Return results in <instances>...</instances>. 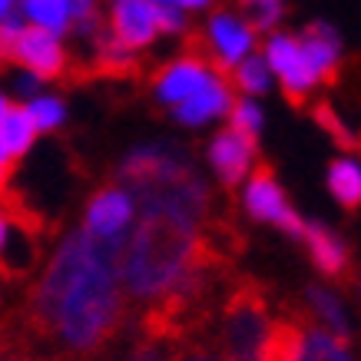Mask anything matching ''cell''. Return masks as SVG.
Masks as SVG:
<instances>
[{
  "label": "cell",
  "instance_id": "6da1fadb",
  "mask_svg": "<svg viewBox=\"0 0 361 361\" xmlns=\"http://www.w3.org/2000/svg\"><path fill=\"white\" fill-rule=\"evenodd\" d=\"M120 318V262L87 232H73L37 282L27 315L11 325V341L30 358L37 345L90 355L110 341Z\"/></svg>",
  "mask_w": 361,
  "mask_h": 361
},
{
  "label": "cell",
  "instance_id": "7a4b0ae2",
  "mask_svg": "<svg viewBox=\"0 0 361 361\" xmlns=\"http://www.w3.org/2000/svg\"><path fill=\"white\" fill-rule=\"evenodd\" d=\"M209 259L222 255L209 249L196 229H186L163 216H142L123 245L120 279L133 298H163Z\"/></svg>",
  "mask_w": 361,
  "mask_h": 361
},
{
  "label": "cell",
  "instance_id": "3957f363",
  "mask_svg": "<svg viewBox=\"0 0 361 361\" xmlns=\"http://www.w3.org/2000/svg\"><path fill=\"white\" fill-rule=\"evenodd\" d=\"M133 196L140 199L142 216H163L173 219L186 229H202L209 219V186L196 176V169L166 176V179H153V183H140L133 186Z\"/></svg>",
  "mask_w": 361,
  "mask_h": 361
},
{
  "label": "cell",
  "instance_id": "277c9868",
  "mask_svg": "<svg viewBox=\"0 0 361 361\" xmlns=\"http://www.w3.org/2000/svg\"><path fill=\"white\" fill-rule=\"evenodd\" d=\"M272 315L265 305V295L252 285H242L222 298L219 315V351L222 361H255L269 335Z\"/></svg>",
  "mask_w": 361,
  "mask_h": 361
},
{
  "label": "cell",
  "instance_id": "5b68a950",
  "mask_svg": "<svg viewBox=\"0 0 361 361\" xmlns=\"http://www.w3.org/2000/svg\"><path fill=\"white\" fill-rule=\"evenodd\" d=\"M130 222H133L130 192L120 186H106V189H99L97 196H93V202H90L83 232H87L90 239L97 242L110 259L120 262L123 245L130 239Z\"/></svg>",
  "mask_w": 361,
  "mask_h": 361
},
{
  "label": "cell",
  "instance_id": "8992f818",
  "mask_svg": "<svg viewBox=\"0 0 361 361\" xmlns=\"http://www.w3.org/2000/svg\"><path fill=\"white\" fill-rule=\"evenodd\" d=\"M7 60L20 63L27 73L40 80L63 77L66 63H70L63 37L40 30V27H30V23H20L13 33H7Z\"/></svg>",
  "mask_w": 361,
  "mask_h": 361
},
{
  "label": "cell",
  "instance_id": "52a82bcc",
  "mask_svg": "<svg viewBox=\"0 0 361 361\" xmlns=\"http://www.w3.org/2000/svg\"><path fill=\"white\" fill-rule=\"evenodd\" d=\"M262 56H265V63H269V70H272V77H279L288 103L302 106L308 99V93L318 87V77H315V70H312V63H308L302 44H298V37L295 33L269 30Z\"/></svg>",
  "mask_w": 361,
  "mask_h": 361
},
{
  "label": "cell",
  "instance_id": "ba28073f",
  "mask_svg": "<svg viewBox=\"0 0 361 361\" xmlns=\"http://www.w3.org/2000/svg\"><path fill=\"white\" fill-rule=\"evenodd\" d=\"M206 60L216 73H229L242 56L255 50V30L239 11H216L202 30Z\"/></svg>",
  "mask_w": 361,
  "mask_h": 361
},
{
  "label": "cell",
  "instance_id": "9c48e42d",
  "mask_svg": "<svg viewBox=\"0 0 361 361\" xmlns=\"http://www.w3.org/2000/svg\"><path fill=\"white\" fill-rule=\"evenodd\" d=\"M245 209H249L252 219L272 222V226L285 229L288 235H295V239L302 235V226H305V222L298 219L295 209L288 206V199H285L279 179H275V173L265 163H259L255 173L249 176V186H245Z\"/></svg>",
  "mask_w": 361,
  "mask_h": 361
},
{
  "label": "cell",
  "instance_id": "30bf717a",
  "mask_svg": "<svg viewBox=\"0 0 361 361\" xmlns=\"http://www.w3.org/2000/svg\"><path fill=\"white\" fill-rule=\"evenodd\" d=\"M110 37L126 50H146L159 37V20H156L153 0H110Z\"/></svg>",
  "mask_w": 361,
  "mask_h": 361
},
{
  "label": "cell",
  "instance_id": "8fae6325",
  "mask_svg": "<svg viewBox=\"0 0 361 361\" xmlns=\"http://www.w3.org/2000/svg\"><path fill=\"white\" fill-rule=\"evenodd\" d=\"M229 103H232L229 77L212 70L183 103H176L173 110H176V120L183 123V126H206V123L226 116V113H229Z\"/></svg>",
  "mask_w": 361,
  "mask_h": 361
},
{
  "label": "cell",
  "instance_id": "7c38bea8",
  "mask_svg": "<svg viewBox=\"0 0 361 361\" xmlns=\"http://www.w3.org/2000/svg\"><path fill=\"white\" fill-rule=\"evenodd\" d=\"M209 163H212V169H216V176L222 179L226 189L239 186L242 179L249 176L252 163H255V140L235 133L232 126L216 133L212 142H209Z\"/></svg>",
  "mask_w": 361,
  "mask_h": 361
},
{
  "label": "cell",
  "instance_id": "4fadbf2b",
  "mask_svg": "<svg viewBox=\"0 0 361 361\" xmlns=\"http://www.w3.org/2000/svg\"><path fill=\"white\" fill-rule=\"evenodd\" d=\"M212 73V66L202 54H186V56H176L173 63H166L153 80V90H156V99L163 106H176L192 93V90L202 83V80Z\"/></svg>",
  "mask_w": 361,
  "mask_h": 361
},
{
  "label": "cell",
  "instance_id": "5bb4252c",
  "mask_svg": "<svg viewBox=\"0 0 361 361\" xmlns=\"http://www.w3.org/2000/svg\"><path fill=\"white\" fill-rule=\"evenodd\" d=\"M298 44L305 50L308 63L315 70L318 83H335L341 70V37L331 30L329 23H312L305 33L298 37Z\"/></svg>",
  "mask_w": 361,
  "mask_h": 361
},
{
  "label": "cell",
  "instance_id": "9a60e30c",
  "mask_svg": "<svg viewBox=\"0 0 361 361\" xmlns=\"http://www.w3.org/2000/svg\"><path fill=\"white\" fill-rule=\"evenodd\" d=\"M298 239L308 245L315 265L329 275V279H348V249H345V242L331 229L318 226V222H305Z\"/></svg>",
  "mask_w": 361,
  "mask_h": 361
},
{
  "label": "cell",
  "instance_id": "2e32d148",
  "mask_svg": "<svg viewBox=\"0 0 361 361\" xmlns=\"http://www.w3.org/2000/svg\"><path fill=\"white\" fill-rule=\"evenodd\" d=\"M298 322H302V341H298V351L292 361H355L348 351V338L331 335L308 312L298 315Z\"/></svg>",
  "mask_w": 361,
  "mask_h": 361
},
{
  "label": "cell",
  "instance_id": "e0dca14e",
  "mask_svg": "<svg viewBox=\"0 0 361 361\" xmlns=\"http://www.w3.org/2000/svg\"><path fill=\"white\" fill-rule=\"evenodd\" d=\"M17 13L23 17V23L50 30L56 37L70 33V11L66 0H17Z\"/></svg>",
  "mask_w": 361,
  "mask_h": 361
},
{
  "label": "cell",
  "instance_id": "ac0fdd59",
  "mask_svg": "<svg viewBox=\"0 0 361 361\" xmlns=\"http://www.w3.org/2000/svg\"><path fill=\"white\" fill-rule=\"evenodd\" d=\"M229 83L239 90L242 97H262V93L272 90V70H269L262 54L252 50L249 56H242L239 63L229 70Z\"/></svg>",
  "mask_w": 361,
  "mask_h": 361
},
{
  "label": "cell",
  "instance_id": "d6986e66",
  "mask_svg": "<svg viewBox=\"0 0 361 361\" xmlns=\"http://www.w3.org/2000/svg\"><path fill=\"white\" fill-rule=\"evenodd\" d=\"M305 298H308V308L315 312L318 325H325V329H329L331 335H338V338H351L348 315H345V308H341V302H338L335 292L322 288V285H312Z\"/></svg>",
  "mask_w": 361,
  "mask_h": 361
},
{
  "label": "cell",
  "instance_id": "ffe728a7",
  "mask_svg": "<svg viewBox=\"0 0 361 361\" xmlns=\"http://www.w3.org/2000/svg\"><path fill=\"white\" fill-rule=\"evenodd\" d=\"M37 126H33L30 113L23 110V106H11V110L4 113V120H0V140H4V146H7V153L13 156H23L27 149L33 146V140H37Z\"/></svg>",
  "mask_w": 361,
  "mask_h": 361
},
{
  "label": "cell",
  "instance_id": "44dd1931",
  "mask_svg": "<svg viewBox=\"0 0 361 361\" xmlns=\"http://www.w3.org/2000/svg\"><path fill=\"white\" fill-rule=\"evenodd\" d=\"M329 189L345 209H358L361 202V169L355 159H335L329 169Z\"/></svg>",
  "mask_w": 361,
  "mask_h": 361
},
{
  "label": "cell",
  "instance_id": "7402d4cb",
  "mask_svg": "<svg viewBox=\"0 0 361 361\" xmlns=\"http://www.w3.org/2000/svg\"><path fill=\"white\" fill-rule=\"evenodd\" d=\"M242 7V17L252 23L255 33H269L285 17V0H235Z\"/></svg>",
  "mask_w": 361,
  "mask_h": 361
},
{
  "label": "cell",
  "instance_id": "603a6c76",
  "mask_svg": "<svg viewBox=\"0 0 361 361\" xmlns=\"http://www.w3.org/2000/svg\"><path fill=\"white\" fill-rule=\"evenodd\" d=\"M226 116H229V126L235 133L249 136V140H259V133H262V110H259V103L252 97H242V99L232 97Z\"/></svg>",
  "mask_w": 361,
  "mask_h": 361
},
{
  "label": "cell",
  "instance_id": "cb8c5ba5",
  "mask_svg": "<svg viewBox=\"0 0 361 361\" xmlns=\"http://www.w3.org/2000/svg\"><path fill=\"white\" fill-rule=\"evenodd\" d=\"M23 110L30 113V120L37 130H56V126H63L66 120V106H63V99H56V97H40V93H33L30 99H27V106Z\"/></svg>",
  "mask_w": 361,
  "mask_h": 361
},
{
  "label": "cell",
  "instance_id": "d4e9b609",
  "mask_svg": "<svg viewBox=\"0 0 361 361\" xmlns=\"http://www.w3.org/2000/svg\"><path fill=\"white\" fill-rule=\"evenodd\" d=\"M315 120L322 123V130L331 133V140L338 142L345 153H355V149H358V136H351V130L338 120V113L331 110L329 103H318V106H315Z\"/></svg>",
  "mask_w": 361,
  "mask_h": 361
},
{
  "label": "cell",
  "instance_id": "484cf974",
  "mask_svg": "<svg viewBox=\"0 0 361 361\" xmlns=\"http://www.w3.org/2000/svg\"><path fill=\"white\" fill-rule=\"evenodd\" d=\"M70 11V30L93 33L97 30V0H66Z\"/></svg>",
  "mask_w": 361,
  "mask_h": 361
},
{
  "label": "cell",
  "instance_id": "4316f807",
  "mask_svg": "<svg viewBox=\"0 0 361 361\" xmlns=\"http://www.w3.org/2000/svg\"><path fill=\"white\" fill-rule=\"evenodd\" d=\"M156 4V20H159V33H183L186 30V11H179L176 4H159V0H153Z\"/></svg>",
  "mask_w": 361,
  "mask_h": 361
},
{
  "label": "cell",
  "instance_id": "83f0119b",
  "mask_svg": "<svg viewBox=\"0 0 361 361\" xmlns=\"http://www.w3.org/2000/svg\"><path fill=\"white\" fill-rule=\"evenodd\" d=\"M40 83H44V80H40V77H33V73H27V70H23L20 77H17V93H20V97H27V99H30L33 93L40 90Z\"/></svg>",
  "mask_w": 361,
  "mask_h": 361
},
{
  "label": "cell",
  "instance_id": "f1b7e54d",
  "mask_svg": "<svg viewBox=\"0 0 361 361\" xmlns=\"http://www.w3.org/2000/svg\"><path fill=\"white\" fill-rule=\"evenodd\" d=\"M159 4H176L179 11H186V13H199V11H209L216 0H159Z\"/></svg>",
  "mask_w": 361,
  "mask_h": 361
},
{
  "label": "cell",
  "instance_id": "f546056e",
  "mask_svg": "<svg viewBox=\"0 0 361 361\" xmlns=\"http://www.w3.org/2000/svg\"><path fill=\"white\" fill-rule=\"evenodd\" d=\"M0 361H33V358L30 355H23L20 348H13V345L4 341V345H0Z\"/></svg>",
  "mask_w": 361,
  "mask_h": 361
},
{
  "label": "cell",
  "instance_id": "4dcf8cb0",
  "mask_svg": "<svg viewBox=\"0 0 361 361\" xmlns=\"http://www.w3.org/2000/svg\"><path fill=\"white\" fill-rule=\"evenodd\" d=\"M11 13H17V0H0V23L7 20Z\"/></svg>",
  "mask_w": 361,
  "mask_h": 361
},
{
  "label": "cell",
  "instance_id": "1f68e13d",
  "mask_svg": "<svg viewBox=\"0 0 361 361\" xmlns=\"http://www.w3.org/2000/svg\"><path fill=\"white\" fill-rule=\"evenodd\" d=\"M179 361H219V358H212V355H206V351H189V355H183Z\"/></svg>",
  "mask_w": 361,
  "mask_h": 361
},
{
  "label": "cell",
  "instance_id": "d6a6232c",
  "mask_svg": "<svg viewBox=\"0 0 361 361\" xmlns=\"http://www.w3.org/2000/svg\"><path fill=\"white\" fill-rule=\"evenodd\" d=\"M7 63V33L0 30V66Z\"/></svg>",
  "mask_w": 361,
  "mask_h": 361
},
{
  "label": "cell",
  "instance_id": "836d02e7",
  "mask_svg": "<svg viewBox=\"0 0 361 361\" xmlns=\"http://www.w3.org/2000/svg\"><path fill=\"white\" fill-rule=\"evenodd\" d=\"M11 163V153H7V146H4V140H0V166Z\"/></svg>",
  "mask_w": 361,
  "mask_h": 361
},
{
  "label": "cell",
  "instance_id": "e575fe53",
  "mask_svg": "<svg viewBox=\"0 0 361 361\" xmlns=\"http://www.w3.org/2000/svg\"><path fill=\"white\" fill-rule=\"evenodd\" d=\"M7 110H11V99L0 93V120H4V113H7Z\"/></svg>",
  "mask_w": 361,
  "mask_h": 361
},
{
  "label": "cell",
  "instance_id": "d590c367",
  "mask_svg": "<svg viewBox=\"0 0 361 361\" xmlns=\"http://www.w3.org/2000/svg\"><path fill=\"white\" fill-rule=\"evenodd\" d=\"M4 186H7V166H0V192H4Z\"/></svg>",
  "mask_w": 361,
  "mask_h": 361
},
{
  "label": "cell",
  "instance_id": "8d00e7d4",
  "mask_svg": "<svg viewBox=\"0 0 361 361\" xmlns=\"http://www.w3.org/2000/svg\"><path fill=\"white\" fill-rule=\"evenodd\" d=\"M4 235H7V216H0V242H4Z\"/></svg>",
  "mask_w": 361,
  "mask_h": 361
}]
</instances>
